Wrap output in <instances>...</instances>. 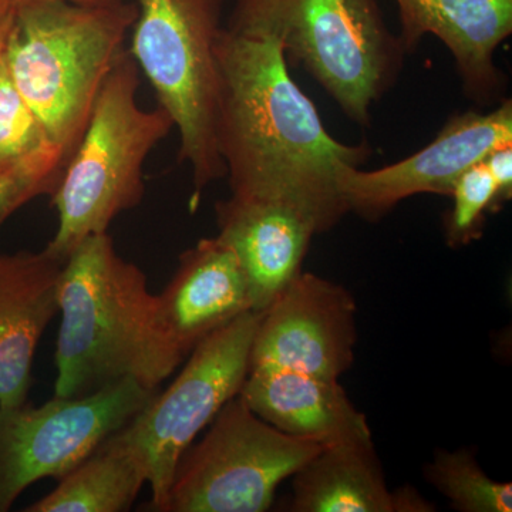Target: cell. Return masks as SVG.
Returning <instances> with one entry per match:
<instances>
[{"mask_svg": "<svg viewBox=\"0 0 512 512\" xmlns=\"http://www.w3.org/2000/svg\"><path fill=\"white\" fill-rule=\"evenodd\" d=\"M215 143L231 195L284 202L325 234L349 214L336 175L370 156L330 136L268 36L222 33L217 50Z\"/></svg>", "mask_w": 512, "mask_h": 512, "instance_id": "cell-1", "label": "cell"}, {"mask_svg": "<svg viewBox=\"0 0 512 512\" xmlns=\"http://www.w3.org/2000/svg\"><path fill=\"white\" fill-rule=\"evenodd\" d=\"M55 396H90L133 379L147 389L173 375L184 356L161 328L157 295L107 232L84 239L64 261Z\"/></svg>", "mask_w": 512, "mask_h": 512, "instance_id": "cell-2", "label": "cell"}, {"mask_svg": "<svg viewBox=\"0 0 512 512\" xmlns=\"http://www.w3.org/2000/svg\"><path fill=\"white\" fill-rule=\"evenodd\" d=\"M134 2L84 6L52 0L12 13L2 56L50 143L69 160L111 67L126 50Z\"/></svg>", "mask_w": 512, "mask_h": 512, "instance_id": "cell-3", "label": "cell"}, {"mask_svg": "<svg viewBox=\"0 0 512 512\" xmlns=\"http://www.w3.org/2000/svg\"><path fill=\"white\" fill-rule=\"evenodd\" d=\"M140 69L128 49L113 64L87 126L52 194L57 229L45 248L66 261L74 248L109 231L111 222L144 197V165L174 128L161 106L138 104Z\"/></svg>", "mask_w": 512, "mask_h": 512, "instance_id": "cell-4", "label": "cell"}, {"mask_svg": "<svg viewBox=\"0 0 512 512\" xmlns=\"http://www.w3.org/2000/svg\"><path fill=\"white\" fill-rule=\"evenodd\" d=\"M225 29L278 40L286 62L302 67L360 126L370 123L406 55L377 0H234Z\"/></svg>", "mask_w": 512, "mask_h": 512, "instance_id": "cell-5", "label": "cell"}, {"mask_svg": "<svg viewBox=\"0 0 512 512\" xmlns=\"http://www.w3.org/2000/svg\"><path fill=\"white\" fill-rule=\"evenodd\" d=\"M136 6L128 52L177 128L195 210L205 188L225 177L215 143L224 0H137Z\"/></svg>", "mask_w": 512, "mask_h": 512, "instance_id": "cell-6", "label": "cell"}, {"mask_svg": "<svg viewBox=\"0 0 512 512\" xmlns=\"http://www.w3.org/2000/svg\"><path fill=\"white\" fill-rule=\"evenodd\" d=\"M262 312L249 311L201 340L163 393H154L114 439L136 454L151 487V510L165 512L175 471L201 430L247 379Z\"/></svg>", "mask_w": 512, "mask_h": 512, "instance_id": "cell-7", "label": "cell"}, {"mask_svg": "<svg viewBox=\"0 0 512 512\" xmlns=\"http://www.w3.org/2000/svg\"><path fill=\"white\" fill-rule=\"evenodd\" d=\"M326 444L282 433L237 396L185 451L165 512H264L279 485Z\"/></svg>", "mask_w": 512, "mask_h": 512, "instance_id": "cell-8", "label": "cell"}, {"mask_svg": "<svg viewBox=\"0 0 512 512\" xmlns=\"http://www.w3.org/2000/svg\"><path fill=\"white\" fill-rule=\"evenodd\" d=\"M156 390L133 379L77 399L0 409V512L43 478H63L133 419Z\"/></svg>", "mask_w": 512, "mask_h": 512, "instance_id": "cell-9", "label": "cell"}, {"mask_svg": "<svg viewBox=\"0 0 512 512\" xmlns=\"http://www.w3.org/2000/svg\"><path fill=\"white\" fill-rule=\"evenodd\" d=\"M507 144H512V101L501 99L487 113L468 110L451 117L429 146L402 161L372 171L342 168L336 183L349 212L375 222L413 195L450 197L464 171Z\"/></svg>", "mask_w": 512, "mask_h": 512, "instance_id": "cell-10", "label": "cell"}, {"mask_svg": "<svg viewBox=\"0 0 512 512\" xmlns=\"http://www.w3.org/2000/svg\"><path fill=\"white\" fill-rule=\"evenodd\" d=\"M356 301L345 286L301 272L262 312L249 367L339 380L355 362Z\"/></svg>", "mask_w": 512, "mask_h": 512, "instance_id": "cell-11", "label": "cell"}, {"mask_svg": "<svg viewBox=\"0 0 512 512\" xmlns=\"http://www.w3.org/2000/svg\"><path fill=\"white\" fill-rule=\"evenodd\" d=\"M400 43L416 52L424 36L443 42L453 56L464 94L477 104L494 103L505 89L495 63L498 47L512 33V0H396Z\"/></svg>", "mask_w": 512, "mask_h": 512, "instance_id": "cell-12", "label": "cell"}, {"mask_svg": "<svg viewBox=\"0 0 512 512\" xmlns=\"http://www.w3.org/2000/svg\"><path fill=\"white\" fill-rule=\"evenodd\" d=\"M217 237L237 255L252 309L264 312L296 275L318 229L311 218L278 201L229 195L215 204Z\"/></svg>", "mask_w": 512, "mask_h": 512, "instance_id": "cell-13", "label": "cell"}, {"mask_svg": "<svg viewBox=\"0 0 512 512\" xmlns=\"http://www.w3.org/2000/svg\"><path fill=\"white\" fill-rule=\"evenodd\" d=\"M252 309L237 255L218 237L180 255L170 284L157 295L161 328L184 357L212 332Z\"/></svg>", "mask_w": 512, "mask_h": 512, "instance_id": "cell-14", "label": "cell"}, {"mask_svg": "<svg viewBox=\"0 0 512 512\" xmlns=\"http://www.w3.org/2000/svg\"><path fill=\"white\" fill-rule=\"evenodd\" d=\"M63 265L46 249L0 254V409L28 402L37 345L59 311Z\"/></svg>", "mask_w": 512, "mask_h": 512, "instance_id": "cell-15", "label": "cell"}, {"mask_svg": "<svg viewBox=\"0 0 512 512\" xmlns=\"http://www.w3.org/2000/svg\"><path fill=\"white\" fill-rule=\"evenodd\" d=\"M238 396L256 416L289 436L322 444L373 441L365 414L339 380L255 366L249 367Z\"/></svg>", "mask_w": 512, "mask_h": 512, "instance_id": "cell-16", "label": "cell"}, {"mask_svg": "<svg viewBox=\"0 0 512 512\" xmlns=\"http://www.w3.org/2000/svg\"><path fill=\"white\" fill-rule=\"evenodd\" d=\"M293 478V512H396L373 441L326 444Z\"/></svg>", "mask_w": 512, "mask_h": 512, "instance_id": "cell-17", "label": "cell"}, {"mask_svg": "<svg viewBox=\"0 0 512 512\" xmlns=\"http://www.w3.org/2000/svg\"><path fill=\"white\" fill-rule=\"evenodd\" d=\"M146 483V470L136 454L110 436L26 511H127Z\"/></svg>", "mask_w": 512, "mask_h": 512, "instance_id": "cell-18", "label": "cell"}, {"mask_svg": "<svg viewBox=\"0 0 512 512\" xmlns=\"http://www.w3.org/2000/svg\"><path fill=\"white\" fill-rule=\"evenodd\" d=\"M424 477L461 512H511L512 485L485 474L473 451L436 450Z\"/></svg>", "mask_w": 512, "mask_h": 512, "instance_id": "cell-19", "label": "cell"}, {"mask_svg": "<svg viewBox=\"0 0 512 512\" xmlns=\"http://www.w3.org/2000/svg\"><path fill=\"white\" fill-rule=\"evenodd\" d=\"M453 208L444 229L448 247H464L483 235L485 217L497 210V188L483 161L458 177L451 191Z\"/></svg>", "mask_w": 512, "mask_h": 512, "instance_id": "cell-20", "label": "cell"}, {"mask_svg": "<svg viewBox=\"0 0 512 512\" xmlns=\"http://www.w3.org/2000/svg\"><path fill=\"white\" fill-rule=\"evenodd\" d=\"M50 144L36 114L16 89L0 52V173Z\"/></svg>", "mask_w": 512, "mask_h": 512, "instance_id": "cell-21", "label": "cell"}, {"mask_svg": "<svg viewBox=\"0 0 512 512\" xmlns=\"http://www.w3.org/2000/svg\"><path fill=\"white\" fill-rule=\"evenodd\" d=\"M66 157L55 144L0 173V228L23 205L39 195L52 194Z\"/></svg>", "mask_w": 512, "mask_h": 512, "instance_id": "cell-22", "label": "cell"}, {"mask_svg": "<svg viewBox=\"0 0 512 512\" xmlns=\"http://www.w3.org/2000/svg\"><path fill=\"white\" fill-rule=\"evenodd\" d=\"M483 163L497 188V210L512 198V144L491 151Z\"/></svg>", "mask_w": 512, "mask_h": 512, "instance_id": "cell-23", "label": "cell"}, {"mask_svg": "<svg viewBox=\"0 0 512 512\" xmlns=\"http://www.w3.org/2000/svg\"><path fill=\"white\" fill-rule=\"evenodd\" d=\"M37 2H52V0H0V18L10 15L22 6ZM63 2L77 3V5L84 6H111L124 2V0H63Z\"/></svg>", "mask_w": 512, "mask_h": 512, "instance_id": "cell-24", "label": "cell"}, {"mask_svg": "<svg viewBox=\"0 0 512 512\" xmlns=\"http://www.w3.org/2000/svg\"><path fill=\"white\" fill-rule=\"evenodd\" d=\"M394 505H396V512L431 510V505L426 500H423L416 490H410V488H402V490L394 493Z\"/></svg>", "mask_w": 512, "mask_h": 512, "instance_id": "cell-25", "label": "cell"}, {"mask_svg": "<svg viewBox=\"0 0 512 512\" xmlns=\"http://www.w3.org/2000/svg\"><path fill=\"white\" fill-rule=\"evenodd\" d=\"M10 18H12V13L0 18V52H2L3 42H5L6 32H8Z\"/></svg>", "mask_w": 512, "mask_h": 512, "instance_id": "cell-26", "label": "cell"}]
</instances>
